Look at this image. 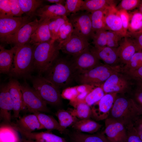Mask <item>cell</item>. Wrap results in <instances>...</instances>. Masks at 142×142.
<instances>
[{
  "label": "cell",
  "instance_id": "1",
  "mask_svg": "<svg viewBox=\"0 0 142 142\" xmlns=\"http://www.w3.org/2000/svg\"><path fill=\"white\" fill-rule=\"evenodd\" d=\"M59 56L44 73V77L60 89L66 88L74 80L75 70L71 60Z\"/></svg>",
  "mask_w": 142,
  "mask_h": 142
},
{
  "label": "cell",
  "instance_id": "2",
  "mask_svg": "<svg viewBox=\"0 0 142 142\" xmlns=\"http://www.w3.org/2000/svg\"><path fill=\"white\" fill-rule=\"evenodd\" d=\"M60 50L59 43L52 39L34 46V69L38 75H42L49 67L59 56Z\"/></svg>",
  "mask_w": 142,
  "mask_h": 142
},
{
  "label": "cell",
  "instance_id": "3",
  "mask_svg": "<svg viewBox=\"0 0 142 142\" xmlns=\"http://www.w3.org/2000/svg\"><path fill=\"white\" fill-rule=\"evenodd\" d=\"M122 71V68L119 65L102 64L87 71L75 72L74 80L80 85L99 87L113 74Z\"/></svg>",
  "mask_w": 142,
  "mask_h": 142
},
{
  "label": "cell",
  "instance_id": "4",
  "mask_svg": "<svg viewBox=\"0 0 142 142\" xmlns=\"http://www.w3.org/2000/svg\"><path fill=\"white\" fill-rule=\"evenodd\" d=\"M34 46L29 43L17 48L9 75L17 78H31V73L34 70Z\"/></svg>",
  "mask_w": 142,
  "mask_h": 142
},
{
  "label": "cell",
  "instance_id": "5",
  "mask_svg": "<svg viewBox=\"0 0 142 142\" xmlns=\"http://www.w3.org/2000/svg\"><path fill=\"white\" fill-rule=\"evenodd\" d=\"M142 114L133 99L121 97L116 99L109 115V118L121 123L125 127L133 124Z\"/></svg>",
  "mask_w": 142,
  "mask_h": 142
},
{
  "label": "cell",
  "instance_id": "6",
  "mask_svg": "<svg viewBox=\"0 0 142 142\" xmlns=\"http://www.w3.org/2000/svg\"><path fill=\"white\" fill-rule=\"evenodd\" d=\"M31 78L33 88L47 104L54 106L61 105L62 97L60 89L42 75Z\"/></svg>",
  "mask_w": 142,
  "mask_h": 142
},
{
  "label": "cell",
  "instance_id": "7",
  "mask_svg": "<svg viewBox=\"0 0 142 142\" xmlns=\"http://www.w3.org/2000/svg\"><path fill=\"white\" fill-rule=\"evenodd\" d=\"M69 16V21L73 28V34L88 40L92 39L95 32L92 28L90 13L80 11Z\"/></svg>",
  "mask_w": 142,
  "mask_h": 142
},
{
  "label": "cell",
  "instance_id": "8",
  "mask_svg": "<svg viewBox=\"0 0 142 142\" xmlns=\"http://www.w3.org/2000/svg\"><path fill=\"white\" fill-rule=\"evenodd\" d=\"M21 88L25 108L30 112L49 113L47 104L33 88L26 83L21 84Z\"/></svg>",
  "mask_w": 142,
  "mask_h": 142
},
{
  "label": "cell",
  "instance_id": "9",
  "mask_svg": "<svg viewBox=\"0 0 142 142\" xmlns=\"http://www.w3.org/2000/svg\"><path fill=\"white\" fill-rule=\"evenodd\" d=\"M30 17H0V41L4 42L26 23L31 22Z\"/></svg>",
  "mask_w": 142,
  "mask_h": 142
},
{
  "label": "cell",
  "instance_id": "10",
  "mask_svg": "<svg viewBox=\"0 0 142 142\" xmlns=\"http://www.w3.org/2000/svg\"><path fill=\"white\" fill-rule=\"evenodd\" d=\"M117 94H105L99 100L91 106V117L97 121L105 120L108 118L116 98Z\"/></svg>",
  "mask_w": 142,
  "mask_h": 142
},
{
  "label": "cell",
  "instance_id": "11",
  "mask_svg": "<svg viewBox=\"0 0 142 142\" xmlns=\"http://www.w3.org/2000/svg\"><path fill=\"white\" fill-rule=\"evenodd\" d=\"M105 123L103 133L108 142H126L127 131L123 124L110 118L106 119Z\"/></svg>",
  "mask_w": 142,
  "mask_h": 142
},
{
  "label": "cell",
  "instance_id": "12",
  "mask_svg": "<svg viewBox=\"0 0 142 142\" xmlns=\"http://www.w3.org/2000/svg\"><path fill=\"white\" fill-rule=\"evenodd\" d=\"M89 47L73 56L71 61L75 72L87 71L102 64L90 51Z\"/></svg>",
  "mask_w": 142,
  "mask_h": 142
},
{
  "label": "cell",
  "instance_id": "13",
  "mask_svg": "<svg viewBox=\"0 0 142 142\" xmlns=\"http://www.w3.org/2000/svg\"><path fill=\"white\" fill-rule=\"evenodd\" d=\"M120 73H115L111 75L103 84L102 87L105 94L112 93H124L129 89V77Z\"/></svg>",
  "mask_w": 142,
  "mask_h": 142
},
{
  "label": "cell",
  "instance_id": "14",
  "mask_svg": "<svg viewBox=\"0 0 142 142\" xmlns=\"http://www.w3.org/2000/svg\"><path fill=\"white\" fill-rule=\"evenodd\" d=\"M40 22L39 20L36 18L26 23L6 40L4 43L13 44L14 46L17 48L29 43L32 35Z\"/></svg>",
  "mask_w": 142,
  "mask_h": 142
},
{
  "label": "cell",
  "instance_id": "15",
  "mask_svg": "<svg viewBox=\"0 0 142 142\" xmlns=\"http://www.w3.org/2000/svg\"><path fill=\"white\" fill-rule=\"evenodd\" d=\"M59 45L63 53L73 56L89 47L90 45L87 39L72 34L69 39L59 43Z\"/></svg>",
  "mask_w": 142,
  "mask_h": 142
},
{
  "label": "cell",
  "instance_id": "16",
  "mask_svg": "<svg viewBox=\"0 0 142 142\" xmlns=\"http://www.w3.org/2000/svg\"><path fill=\"white\" fill-rule=\"evenodd\" d=\"M13 105V117L17 118L20 111L24 108L21 84L17 80L12 78L7 84Z\"/></svg>",
  "mask_w": 142,
  "mask_h": 142
},
{
  "label": "cell",
  "instance_id": "17",
  "mask_svg": "<svg viewBox=\"0 0 142 142\" xmlns=\"http://www.w3.org/2000/svg\"><path fill=\"white\" fill-rule=\"evenodd\" d=\"M13 109L7 84H1L0 88V119L3 123L11 124V113Z\"/></svg>",
  "mask_w": 142,
  "mask_h": 142
},
{
  "label": "cell",
  "instance_id": "18",
  "mask_svg": "<svg viewBox=\"0 0 142 142\" xmlns=\"http://www.w3.org/2000/svg\"><path fill=\"white\" fill-rule=\"evenodd\" d=\"M89 48L91 52L99 60H102L105 64L116 66L118 65L116 64L120 62L117 48H112L107 46L97 48L90 45Z\"/></svg>",
  "mask_w": 142,
  "mask_h": 142
},
{
  "label": "cell",
  "instance_id": "19",
  "mask_svg": "<svg viewBox=\"0 0 142 142\" xmlns=\"http://www.w3.org/2000/svg\"><path fill=\"white\" fill-rule=\"evenodd\" d=\"M104 22L106 30L111 31L126 36L123 30L122 22L118 11L113 6L106 9Z\"/></svg>",
  "mask_w": 142,
  "mask_h": 142
},
{
  "label": "cell",
  "instance_id": "20",
  "mask_svg": "<svg viewBox=\"0 0 142 142\" xmlns=\"http://www.w3.org/2000/svg\"><path fill=\"white\" fill-rule=\"evenodd\" d=\"M35 15L38 16L39 21H42L46 19H51L58 17H67L70 14L64 6L55 4L40 7L37 10Z\"/></svg>",
  "mask_w": 142,
  "mask_h": 142
},
{
  "label": "cell",
  "instance_id": "21",
  "mask_svg": "<svg viewBox=\"0 0 142 142\" xmlns=\"http://www.w3.org/2000/svg\"><path fill=\"white\" fill-rule=\"evenodd\" d=\"M18 118L16 123L11 124L16 129L27 133L42 129L37 116L33 113L19 116Z\"/></svg>",
  "mask_w": 142,
  "mask_h": 142
},
{
  "label": "cell",
  "instance_id": "22",
  "mask_svg": "<svg viewBox=\"0 0 142 142\" xmlns=\"http://www.w3.org/2000/svg\"><path fill=\"white\" fill-rule=\"evenodd\" d=\"M117 51L120 62L125 64L135 53L138 52L133 42L127 36L122 39L117 48Z\"/></svg>",
  "mask_w": 142,
  "mask_h": 142
},
{
  "label": "cell",
  "instance_id": "23",
  "mask_svg": "<svg viewBox=\"0 0 142 142\" xmlns=\"http://www.w3.org/2000/svg\"><path fill=\"white\" fill-rule=\"evenodd\" d=\"M50 19H46L40 21L38 26L33 33L29 43L35 45L52 39L48 24Z\"/></svg>",
  "mask_w": 142,
  "mask_h": 142
},
{
  "label": "cell",
  "instance_id": "24",
  "mask_svg": "<svg viewBox=\"0 0 142 142\" xmlns=\"http://www.w3.org/2000/svg\"><path fill=\"white\" fill-rule=\"evenodd\" d=\"M17 130L23 137L39 142H68L64 138L53 134L51 131L27 133L19 129Z\"/></svg>",
  "mask_w": 142,
  "mask_h": 142
},
{
  "label": "cell",
  "instance_id": "25",
  "mask_svg": "<svg viewBox=\"0 0 142 142\" xmlns=\"http://www.w3.org/2000/svg\"><path fill=\"white\" fill-rule=\"evenodd\" d=\"M17 47L14 46L9 49H5L0 46V73H1L9 74L12 67L13 62L14 54Z\"/></svg>",
  "mask_w": 142,
  "mask_h": 142
},
{
  "label": "cell",
  "instance_id": "26",
  "mask_svg": "<svg viewBox=\"0 0 142 142\" xmlns=\"http://www.w3.org/2000/svg\"><path fill=\"white\" fill-rule=\"evenodd\" d=\"M33 113L37 116L42 129H45L49 131L57 130L61 134L66 132L67 129L62 128L58 122L52 116L39 112H36Z\"/></svg>",
  "mask_w": 142,
  "mask_h": 142
},
{
  "label": "cell",
  "instance_id": "27",
  "mask_svg": "<svg viewBox=\"0 0 142 142\" xmlns=\"http://www.w3.org/2000/svg\"><path fill=\"white\" fill-rule=\"evenodd\" d=\"M69 137L71 142H108L103 133L86 134L76 131Z\"/></svg>",
  "mask_w": 142,
  "mask_h": 142
},
{
  "label": "cell",
  "instance_id": "28",
  "mask_svg": "<svg viewBox=\"0 0 142 142\" xmlns=\"http://www.w3.org/2000/svg\"><path fill=\"white\" fill-rule=\"evenodd\" d=\"M18 131L11 124H0V142H21Z\"/></svg>",
  "mask_w": 142,
  "mask_h": 142
},
{
  "label": "cell",
  "instance_id": "29",
  "mask_svg": "<svg viewBox=\"0 0 142 142\" xmlns=\"http://www.w3.org/2000/svg\"><path fill=\"white\" fill-rule=\"evenodd\" d=\"M102 125L89 119L79 120L72 126L77 131L93 134L98 131Z\"/></svg>",
  "mask_w": 142,
  "mask_h": 142
},
{
  "label": "cell",
  "instance_id": "30",
  "mask_svg": "<svg viewBox=\"0 0 142 142\" xmlns=\"http://www.w3.org/2000/svg\"><path fill=\"white\" fill-rule=\"evenodd\" d=\"M114 1L110 0H85L82 7L81 11L92 13L114 6Z\"/></svg>",
  "mask_w": 142,
  "mask_h": 142
},
{
  "label": "cell",
  "instance_id": "31",
  "mask_svg": "<svg viewBox=\"0 0 142 142\" xmlns=\"http://www.w3.org/2000/svg\"><path fill=\"white\" fill-rule=\"evenodd\" d=\"M72 115L80 120L89 119L92 116L90 106L84 102L78 104L68 111Z\"/></svg>",
  "mask_w": 142,
  "mask_h": 142
},
{
  "label": "cell",
  "instance_id": "32",
  "mask_svg": "<svg viewBox=\"0 0 142 142\" xmlns=\"http://www.w3.org/2000/svg\"><path fill=\"white\" fill-rule=\"evenodd\" d=\"M60 126L63 128L72 126L79 119L71 115L68 111L63 109L58 110L55 113Z\"/></svg>",
  "mask_w": 142,
  "mask_h": 142
},
{
  "label": "cell",
  "instance_id": "33",
  "mask_svg": "<svg viewBox=\"0 0 142 142\" xmlns=\"http://www.w3.org/2000/svg\"><path fill=\"white\" fill-rule=\"evenodd\" d=\"M22 11L30 17L35 15L43 1L41 0H18Z\"/></svg>",
  "mask_w": 142,
  "mask_h": 142
},
{
  "label": "cell",
  "instance_id": "34",
  "mask_svg": "<svg viewBox=\"0 0 142 142\" xmlns=\"http://www.w3.org/2000/svg\"><path fill=\"white\" fill-rule=\"evenodd\" d=\"M106 8L90 13L92 28L94 32L102 30H106L104 22V13Z\"/></svg>",
  "mask_w": 142,
  "mask_h": 142
},
{
  "label": "cell",
  "instance_id": "35",
  "mask_svg": "<svg viewBox=\"0 0 142 142\" xmlns=\"http://www.w3.org/2000/svg\"><path fill=\"white\" fill-rule=\"evenodd\" d=\"M68 19L66 16L58 17L50 19L48 27L52 39L56 40L60 27Z\"/></svg>",
  "mask_w": 142,
  "mask_h": 142
},
{
  "label": "cell",
  "instance_id": "36",
  "mask_svg": "<svg viewBox=\"0 0 142 142\" xmlns=\"http://www.w3.org/2000/svg\"><path fill=\"white\" fill-rule=\"evenodd\" d=\"M73 31V26L68 19L60 27L56 40L59 43L64 41L70 37Z\"/></svg>",
  "mask_w": 142,
  "mask_h": 142
},
{
  "label": "cell",
  "instance_id": "37",
  "mask_svg": "<svg viewBox=\"0 0 142 142\" xmlns=\"http://www.w3.org/2000/svg\"><path fill=\"white\" fill-rule=\"evenodd\" d=\"M129 32H134L142 29V14L139 11L129 15L128 26Z\"/></svg>",
  "mask_w": 142,
  "mask_h": 142
},
{
  "label": "cell",
  "instance_id": "38",
  "mask_svg": "<svg viewBox=\"0 0 142 142\" xmlns=\"http://www.w3.org/2000/svg\"><path fill=\"white\" fill-rule=\"evenodd\" d=\"M142 67V52L135 53L122 68L123 72L137 69Z\"/></svg>",
  "mask_w": 142,
  "mask_h": 142
},
{
  "label": "cell",
  "instance_id": "39",
  "mask_svg": "<svg viewBox=\"0 0 142 142\" xmlns=\"http://www.w3.org/2000/svg\"><path fill=\"white\" fill-rule=\"evenodd\" d=\"M105 94L102 87H98L92 89L88 94L84 102L91 106L99 100Z\"/></svg>",
  "mask_w": 142,
  "mask_h": 142
},
{
  "label": "cell",
  "instance_id": "40",
  "mask_svg": "<svg viewBox=\"0 0 142 142\" xmlns=\"http://www.w3.org/2000/svg\"><path fill=\"white\" fill-rule=\"evenodd\" d=\"M106 34L107 46L112 48H117L122 39L124 37L120 33L110 30L107 31Z\"/></svg>",
  "mask_w": 142,
  "mask_h": 142
},
{
  "label": "cell",
  "instance_id": "41",
  "mask_svg": "<svg viewBox=\"0 0 142 142\" xmlns=\"http://www.w3.org/2000/svg\"><path fill=\"white\" fill-rule=\"evenodd\" d=\"M107 31L103 29L95 32L92 39L94 47L100 48L107 46Z\"/></svg>",
  "mask_w": 142,
  "mask_h": 142
},
{
  "label": "cell",
  "instance_id": "42",
  "mask_svg": "<svg viewBox=\"0 0 142 142\" xmlns=\"http://www.w3.org/2000/svg\"><path fill=\"white\" fill-rule=\"evenodd\" d=\"M84 2L83 0H67L64 6L69 14L75 13L81 11Z\"/></svg>",
  "mask_w": 142,
  "mask_h": 142
},
{
  "label": "cell",
  "instance_id": "43",
  "mask_svg": "<svg viewBox=\"0 0 142 142\" xmlns=\"http://www.w3.org/2000/svg\"><path fill=\"white\" fill-rule=\"evenodd\" d=\"M140 0H123L119 5L118 10H130L138 7L140 3Z\"/></svg>",
  "mask_w": 142,
  "mask_h": 142
},
{
  "label": "cell",
  "instance_id": "44",
  "mask_svg": "<svg viewBox=\"0 0 142 142\" xmlns=\"http://www.w3.org/2000/svg\"><path fill=\"white\" fill-rule=\"evenodd\" d=\"M127 133L126 142H142L133 126V124L126 127Z\"/></svg>",
  "mask_w": 142,
  "mask_h": 142
},
{
  "label": "cell",
  "instance_id": "45",
  "mask_svg": "<svg viewBox=\"0 0 142 142\" xmlns=\"http://www.w3.org/2000/svg\"><path fill=\"white\" fill-rule=\"evenodd\" d=\"M129 37L134 43L138 52L142 50V33L136 32H128L126 35Z\"/></svg>",
  "mask_w": 142,
  "mask_h": 142
},
{
  "label": "cell",
  "instance_id": "46",
  "mask_svg": "<svg viewBox=\"0 0 142 142\" xmlns=\"http://www.w3.org/2000/svg\"><path fill=\"white\" fill-rule=\"evenodd\" d=\"M13 16L9 0H0V17Z\"/></svg>",
  "mask_w": 142,
  "mask_h": 142
},
{
  "label": "cell",
  "instance_id": "47",
  "mask_svg": "<svg viewBox=\"0 0 142 142\" xmlns=\"http://www.w3.org/2000/svg\"><path fill=\"white\" fill-rule=\"evenodd\" d=\"M12 15L13 17H22L24 13L21 9L18 0H9Z\"/></svg>",
  "mask_w": 142,
  "mask_h": 142
},
{
  "label": "cell",
  "instance_id": "48",
  "mask_svg": "<svg viewBox=\"0 0 142 142\" xmlns=\"http://www.w3.org/2000/svg\"><path fill=\"white\" fill-rule=\"evenodd\" d=\"M118 11L122 22L124 32L126 36L127 30L128 29L129 15L125 10H120Z\"/></svg>",
  "mask_w": 142,
  "mask_h": 142
},
{
  "label": "cell",
  "instance_id": "49",
  "mask_svg": "<svg viewBox=\"0 0 142 142\" xmlns=\"http://www.w3.org/2000/svg\"><path fill=\"white\" fill-rule=\"evenodd\" d=\"M78 93L76 88L66 89L64 90L61 94V97L64 99L70 100L75 99Z\"/></svg>",
  "mask_w": 142,
  "mask_h": 142
},
{
  "label": "cell",
  "instance_id": "50",
  "mask_svg": "<svg viewBox=\"0 0 142 142\" xmlns=\"http://www.w3.org/2000/svg\"><path fill=\"white\" fill-rule=\"evenodd\" d=\"M128 77L136 81L142 78V67L133 70L123 72Z\"/></svg>",
  "mask_w": 142,
  "mask_h": 142
},
{
  "label": "cell",
  "instance_id": "51",
  "mask_svg": "<svg viewBox=\"0 0 142 142\" xmlns=\"http://www.w3.org/2000/svg\"><path fill=\"white\" fill-rule=\"evenodd\" d=\"M138 135L142 140V114L139 116L133 123Z\"/></svg>",
  "mask_w": 142,
  "mask_h": 142
},
{
  "label": "cell",
  "instance_id": "52",
  "mask_svg": "<svg viewBox=\"0 0 142 142\" xmlns=\"http://www.w3.org/2000/svg\"><path fill=\"white\" fill-rule=\"evenodd\" d=\"M142 114V90L137 88L134 92L133 99Z\"/></svg>",
  "mask_w": 142,
  "mask_h": 142
},
{
  "label": "cell",
  "instance_id": "53",
  "mask_svg": "<svg viewBox=\"0 0 142 142\" xmlns=\"http://www.w3.org/2000/svg\"><path fill=\"white\" fill-rule=\"evenodd\" d=\"M45 1L52 3H55L56 4H61L63 5L65 3V1L64 0H47Z\"/></svg>",
  "mask_w": 142,
  "mask_h": 142
},
{
  "label": "cell",
  "instance_id": "54",
  "mask_svg": "<svg viewBox=\"0 0 142 142\" xmlns=\"http://www.w3.org/2000/svg\"><path fill=\"white\" fill-rule=\"evenodd\" d=\"M21 142H39L37 141L26 139L22 137L21 139Z\"/></svg>",
  "mask_w": 142,
  "mask_h": 142
},
{
  "label": "cell",
  "instance_id": "55",
  "mask_svg": "<svg viewBox=\"0 0 142 142\" xmlns=\"http://www.w3.org/2000/svg\"><path fill=\"white\" fill-rule=\"evenodd\" d=\"M137 88L142 90V82H136Z\"/></svg>",
  "mask_w": 142,
  "mask_h": 142
},
{
  "label": "cell",
  "instance_id": "56",
  "mask_svg": "<svg viewBox=\"0 0 142 142\" xmlns=\"http://www.w3.org/2000/svg\"><path fill=\"white\" fill-rule=\"evenodd\" d=\"M139 11L142 14V0L141 1L139 6Z\"/></svg>",
  "mask_w": 142,
  "mask_h": 142
},
{
  "label": "cell",
  "instance_id": "57",
  "mask_svg": "<svg viewBox=\"0 0 142 142\" xmlns=\"http://www.w3.org/2000/svg\"><path fill=\"white\" fill-rule=\"evenodd\" d=\"M137 32L140 33H142V29L140 30L139 31H136Z\"/></svg>",
  "mask_w": 142,
  "mask_h": 142
},
{
  "label": "cell",
  "instance_id": "58",
  "mask_svg": "<svg viewBox=\"0 0 142 142\" xmlns=\"http://www.w3.org/2000/svg\"></svg>",
  "mask_w": 142,
  "mask_h": 142
}]
</instances>
